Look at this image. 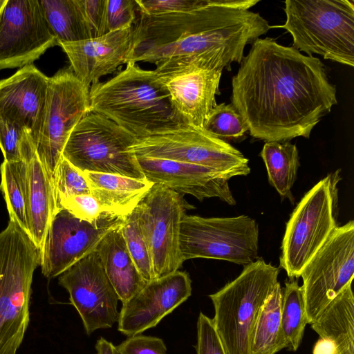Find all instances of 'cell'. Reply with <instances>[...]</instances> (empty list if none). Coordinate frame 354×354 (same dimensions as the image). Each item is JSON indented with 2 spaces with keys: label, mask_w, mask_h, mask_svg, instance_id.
<instances>
[{
  "label": "cell",
  "mask_w": 354,
  "mask_h": 354,
  "mask_svg": "<svg viewBox=\"0 0 354 354\" xmlns=\"http://www.w3.org/2000/svg\"><path fill=\"white\" fill-rule=\"evenodd\" d=\"M313 354H337V348L331 339L320 337L314 346Z\"/></svg>",
  "instance_id": "41"
},
{
  "label": "cell",
  "mask_w": 354,
  "mask_h": 354,
  "mask_svg": "<svg viewBox=\"0 0 354 354\" xmlns=\"http://www.w3.org/2000/svg\"><path fill=\"white\" fill-rule=\"evenodd\" d=\"M251 44L232 80V104L255 138H308L337 103L324 64L273 38L259 37Z\"/></svg>",
  "instance_id": "1"
},
{
  "label": "cell",
  "mask_w": 354,
  "mask_h": 354,
  "mask_svg": "<svg viewBox=\"0 0 354 354\" xmlns=\"http://www.w3.org/2000/svg\"><path fill=\"white\" fill-rule=\"evenodd\" d=\"M124 217L105 213L96 223L81 220L65 209H59L50 225L40 266L48 279L58 277L92 252L103 236Z\"/></svg>",
  "instance_id": "16"
},
{
  "label": "cell",
  "mask_w": 354,
  "mask_h": 354,
  "mask_svg": "<svg viewBox=\"0 0 354 354\" xmlns=\"http://www.w3.org/2000/svg\"><path fill=\"white\" fill-rule=\"evenodd\" d=\"M196 354H226L213 319L199 313L197 321Z\"/></svg>",
  "instance_id": "38"
},
{
  "label": "cell",
  "mask_w": 354,
  "mask_h": 354,
  "mask_svg": "<svg viewBox=\"0 0 354 354\" xmlns=\"http://www.w3.org/2000/svg\"><path fill=\"white\" fill-rule=\"evenodd\" d=\"M95 348L96 354H120L116 346L102 337L97 340Z\"/></svg>",
  "instance_id": "42"
},
{
  "label": "cell",
  "mask_w": 354,
  "mask_h": 354,
  "mask_svg": "<svg viewBox=\"0 0 354 354\" xmlns=\"http://www.w3.org/2000/svg\"><path fill=\"white\" fill-rule=\"evenodd\" d=\"M84 39L106 34V0H75Z\"/></svg>",
  "instance_id": "35"
},
{
  "label": "cell",
  "mask_w": 354,
  "mask_h": 354,
  "mask_svg": "<svg viewBox=\"0 0 354 354\" xmlns=\"http://www.w3.org/2000/svg\"><path fill=\"white\" fill-rule=\"evenodd\" d=\"M58 277V283L68 291L87 335L111 328L118 321L119 298L95 249Z\"/></svg>",
  "instance_id": "14"
},
{
  "label": "cell",
  "mask_w": 354,
  "mask_h": 354,
  "mask_svg": "<svg viewBox=\"0 0 354 354\" xmlns=\"http://www.w3.org/2000/svg\"><path fill=\"white\" fill-rule=\"evenodd\" d=\"M138 12L164 14L190 10L205 5L208 0H136Z\"/></svg>",
  "instance_id": "39"
},
{
  "label": "cell",
  "mask_w": 354,
  "mask_h": 354,
  "mask_svg": "<svg viewBox=\"0 0 354 354\" xmlns=\"http://www.w3.org/2000/svg\"><path fill=\"white\" fill-rule=\"evenodd\" d=\"M341 169L328 174L303 196L286 223L279 258L290 279L298 278L338 227Z\"/></svg>",
  "instance_id": "7"
},
{
  "label": "cell",
  "mask_w": 354,
  "mask_h": 354,
  "mask_svg": "<svg viewBox=\"0 0 354 354\" xmlns=\"http://www.w3.org/2000/svg\"><path fill=\"white\" fill-rule=\"evenodd\" d=\"M279 269L262 259L245 266L241 273L209 297L212 318L226 354H251L254 327L261 307L272 293Z\"/></svg>",
  "instance_id": "6"
},
{
  "label": "cell",
  "mask_w": 354,
  "mask_h": 354,
  "mask_svg": "<svg viewBox=\"0 0 354 354\" xmlns=\"http://www.w3.org/2000/svg\"><path fill=\"white\" fill-rule=\"evenodd\" d=\"M129 151L136 157L167 159L207 167L230 179L250 173L249 160L227 142L182 124L136 139Z\"/></svg>",
  "instance_id": "9"
},
{
  "label": "cell",
  "mask_w": 354,
  "mask_h": 354,
  "mask_svg": "<svg viewBox=\"0 0 354 354\" xmlns=\"http://www.w3.org/2000/svg\"><path fill=\"white\" fill-rule=\"evenodd\" d=\"M116 348L120 354H167L162 339L141 334L128 337Z\"/></svg>",
  "instance_id": "40"
},
{
  "label": "cell",
  "mask_w": 354,
  "mask_h": 354,
  "mask_svg": "<svg viewBox=\"0 0 354 354\" xmlns=\"http://www.w3.org/2000/svg\"><path fill=\"white\" fill-rule=\"evenodd\" d=\"M281 322L286 348L297 351L308 323L303 290L295 278L286 281L285 288L282 289Z\"/></svg>",
  "instance_id": "29"
},
{
  "label": "cell",
  "mask_w": 354,
  "mask_h": 354,
  "mask_svg": "<svg viewBox=\"0 0 354 354\" xmlns=\"http://www.w3.org/2000/svg\"><path fill=\"white\" fill-rule=\"evenodd\" d=\"M192 295L189 274L176 270L147 282L122 303L118 330L129 337L153 328Z\"/></svg>",
  "instance_id": "17"
},
{
  "label": "cell",
  "mask_w": 354,
  "mask_h": 354,
  "mask_svg": "<svg viewBox=\"0 0 354 354\" xmlns=\"http://www.w3.org/2000/svg\"><path fill=\"white\" fill-rule=\"evenodd\" d=\"M203 129L221 140L238 139L248 131L245 120L232 104H216L207 118Z\"/></svg>",
  "instance_id": "32"
},
{
  "label": "cell",
  "mask_w": 354,
  "mask_h": 354,
  "mask_svg": "<svg viewBox=\"0 0 354 354\" xmlns=\"http://www.w3.org/2000/svg\"><path fill=\"white\" fill-rule=\"evenodd\" d=\"M40 260L29 234L10 220L0 232V354H17L24 340L33 274Z\"/></svg>",
  "instance_id": "4"
},
{
  "label": "cell",
  "mask_w": 354,
  "mask_h": 354,
  "mask_svg": "<svg viewBox=\"0 0 354 354\" xmlns=\"http://www.w3.org/2000/svg\"><path fill=\"white\" fill-rule=\"evenodd\" d=\"M310 325L320 337L335 343L337 354H354V296L351 284Z\"/></svg>",
  "instance_id": "25"
},
{
  "label": "cell",
  "mask_w": 354,
  "mask_h": 354,
  "mask_svg": "<svg viewBox=\"0 0 354 354\" xmlns=\"http://www.w3.org/2000/svg\"><path fill=\"white\" fill-rule=\"evenodd\" d=\"M183 260H224L247 266L258 258L259 226L246 215L202 217L185 214L180 230Z\"/></svg>",
  "instance_id": "10"
},
{
  "label": "cell",
  "mask_w": 354,
  "mask_h": 354,
  "mask_svg": "<svg viewBox=\"0 0 354 354\" xmlns=\"http://www.w3.org/2000/svg\"><path fill=\"white\" fill-rule=\"evenodd\" d=\"M136 0H106L105 31L110 32L131 28L138 17Z\"/></svg>",
  "instance_id": "36"
},
{
  "label": "cell",
  "mask_w": 354,
  "mask_h": 354,
  "mask_svg": "<svg viewBox=\"0 0 354 354\" xmlns=\"http://www.w3.org/2000/svg\"><path fill=\"white\" fill-rule=\"evenodd\" d=\"M122 223L103 236L95 250L119 300L124 303L147 283L128 251L122 232Z\"/></svg>",
  "instance_id": "23"
},
{
  "label": "cell",
  "mask_w": 354,
  "mask_h": 354,
  "mask_svg": "<svg viewBox=\"0 0 354 354\" xmlns=\"http://www.w3.org/2000/svg\"><path fill=\"white\" fill-rule=\"evenodd\" d=\"M223 68L194 69L158 75L171 103L185 124L203 129L210 111L217 104Z\"/></svg>",
  "instance_id": "21"
},
{
  "label": "cell",
  "mask_w": 354,
  "mask_h": 354,
  "mask_svg": "<svg viewBox=\"0 0 354 354\" xmlns=\"http://www.w3.org/2000/svg\"><path fill=\"white\" fill-rule=\"evenodd\" d=\"M260 156L266 167L269 183L279 194L292 201L291 189L299 169L297 146L286 142H266Z\"/></svg>",
  "instance_id": "26"
},
{
  "label": "cell",
  "mask_w": 354,
  "mask_h": 354,
  "mask_svg": "<svg viewBox=\"0 0 354 354\" xmlns=\"http://www.w3.org/2000/svg\"><path fill=\"white\" fill-rule=\"evenodd\" d=\"M53 182L57 206L71 196L91 194L83 173L63 157L55 171Z\"/></svg>",
  "instance_id": "34"
},
{
  "label": "cell",
  "mask_w": 354,
  "mask_h": 354,
  "mask_svg": "<svg viewBox=\"0 0 354 354\" xmlns=\"http://www.w3.org/2000/svg\"><path fill=\"white\" fill-rule=\"evenodd\" d=\"M136 138L111 120L88 112L72 130L62 157L82 173L111 174L147 180L129 151Z\"/></svg>",
  "instance_id": "8"
},
{
  "label": "cell",
  "mask_w": 354,
  "mask_h": 354,
  "mask_svg": "<svg viewBox=\"0 0 354 354\" xmlns=\"http://www.w3.org/2000/svg\"><path fill=\"white\" fill-rule=\"evenodd\" d=\"M146 179L180 194H190L200 201L218 198L230 205L236 200L229 179L211 168L167 159L137 157Z\"/></svg>",
  "instance_id": "18"
},
{
  "label": "cell",
  "mask_w": 354,
  "mask_h": 354,
  "mask_svg": "<svg viewBox=\"0 0 354 354\" xmlns=\"http://www.w3.org/2000/svg\"><path fill=\"white\" fill-rule=\"evenodd\" d=\"M57 211L53 179L35 151L28 162L27 221L28 234L40 253Z\"/></svg>",
  "instance_id": "22"
},
{
  "label": "cell",
  "mask_w": 354,
  "mask_h": 354,
  "mask_svg": "<svg viewBox=\"0 0 354 354\" xmlns=\"http://www.w3.org/2000/svg\"><path fill=\"white\" fill-rule=\"evenodd\" d=\"M48 80L33 64L0 80V120L28 130L33 144L40 128Z\"/></svg>",
  "instance_id": "20"
},
{
  "label": "cell",
  "mask_w": 354,
  "mask_h": 354,
  "mask_svg": "<svg viewBox=\"0 0 354 354\" xmlns=\"http://www.w3.org/2000/svg\"><path fill=\"white\" fill-rule=\"evenodd\" d=\"M55 45L39 0H8L0 17V70L33 64Z\"/></svg>",
  "instance_id": "15"
},
{
  "label": "cell",
  "mask_w": 354,
  "mask_h": 354,
  "mask_svg": "<svg viewBox=\"0 0 354 354\" xmlns=\"http://www.w3.org/2000/svg\"><path fill=\"white\" fill-rule=\"evenodd\" d=\"M89 111V88L77 78L71 66L58 70L49 77L34 145L39 160L52 179L72 130Z\"/></svg>",
  "instance_id": "11"
},
{
  "label": "cell",
  "mask_w": 354,
  "mask_h": 354,
  "mask_svg": "<svg viewBox=\"0 0 354 354\" xmlns=\"http://www.w3.org/2000/svg\"><path fill=\"white\" fill-rule=\"evenodd\" d=\"M89 102L91 111L114 122L136 139L185 124L158 74L136 63H127L113 77L92 84Z\"/></svg>",
  "instance_id": "3"
},
{
  "label": "cell",
  "mask_w": 354,
  "mask_h": 354,
  "mask_svg": "<svg viewBox=\"0 0 354 354\" xmlns=\"http://www.w3.org/2000/svg\"><path fill=\"white\" fill-rule=\"evenodd\" d=\"M255 0H208L197 8L146 15L138 12L127 63L156 65L158 75L241 64L247 44L271 29Z\"/></svg>",
  "instance_id": "2"
},
{
  "label": "cell",
  "mask_w": 354,
  "mask_h": 354,
  "mask_svg": "<svg viewBox=\"0 0 354 354\" xmlns=\"http://www.w3.org/2000/svg\"><path fill=\"white\" fill-rule=\"evenodd\" d=\"M57 209H65L75 217L89 223H96L106 213L91 194L64 199L58 204Z\"/></svg>",
  "instance_id": "37"
},
{
  "label": "cell",
  "mask_w": 354,
  "mask_h": 354,
  "mask_svg": "<svg viewBox=\"0 0 354 354\" xmlns=\"http://www.w3.org/2000/svg\"><path fill=\"white\" fill-rule=\"evenodd\" d=\"M0 149L6 161H28L35 152L30 132L17 124L0 120Z\"/></svg>",
  "instance_id": "33"
},
{
  "label": "cell",
  "mask_w": 354,
  "mask_h": 354,
  "mask_svg": "<svg viewBox=\"0 0 354 354\" xmlns=\"http://www.w3.org/2000/svg\"><path fill=\"white\" fill-rule=\"evenodd\" d=\"M133 26L97 37L59 42L77 78L86 87L127 64L132 47Z\"/></svg>",
  "instance_id": "19"
},
{
  "label": "cell",
  "mask_w": 354,
  "mask_h": 354,
  "mask_svg": "<svg viewBox=\"0 0 354 354\" xmlns=\"http://www.w3.org/2000/svg\"><path fill=\"white\" fill-rule=\"evenodd\" d=\"M283 25L292 47L308 56L317 54L354 66V2L353 0H286Z\"/></svg>",
  "instance_id": "5"
},
{
  "label": "cell",
  "mask_w": 354,
  "mask_h": 354,
  "mask_svg": "<svg viewBox=\"0 0 354 354\" xmlns=\"http://www.w3.org/2000/svg\"><path fill=\"white\" fill-rule=\"evenodd\" d=\"M137 208L156 279L178 270L185 261L180 247V224L192 206L181 194L153 184Z\"/></svg>",
  "instance_id": "13"
},
{
  "label": "cell",
  "mask_w": 354,
  "mask_h": 354,
  "mask_svg": "<svg viewBox=\"0 0 354 354\" xmlns=\"http://www.w3.org/2000/svg\"><path fill=\"white\" fill-rule=\"evenodd\" d=\"M83 174L102 211L120 217L130 214L153 185L147 180L115 174L91 171Z\"/></svg>",
  "instance_id": "24"
},
{
  "label": "cell",
  "mask_w": 354,
  "mask_h": 354,
  "mask_svg": "<svg viewBox=\"0 0 354 354\" xmlns=\"http://www.w3.org/2000/svg\"><path fill=\"white\" fill-rule=\"evenodd\" d=\"M306 318L312 324L354 277V221L338 226L303 269Z\"/></svg>",
  "instance_id": "12"
},
{
  "label": "cell",
  "mask_w": 354,
  "mask_h": 354,
  "mask_svg": "<svg viewBox=\"0 0 354 354\" xmlns=\"http://www.w3.org/2000/svg\"><path fill=\"white\" fill-rule=\"evenodd\" d=\"M122 232L128 251L144 281L147 283L155 279L151 255L140 225L137 206L124 217Z\"/></svg>",
  "instance_id": "31"
},
{
  "label": "cell",
  "mask_w": 354,
  "mask_h": 354,
  "mask_svg": "<svg viewBox=\"0 0 354 354\" xmlns=\"http://www.w3.org/2000/svg\"><path fill=\"white\" fill-rule=\"evenodd\" d=\"M57 43L84 39L75 0H39Z\"/></svg>",
  "instance_id": "30"
},
{
  "label": "cell",
  "mask_w": 354,
  "mask_h": 354,
  "mask_svg": "<svg viewBox=\"0 0 354 354\" xmlns=\"http://www.w3.org/2000/svg\"><path fill=\"white\" fill-rule=\"evenodd\" d=\"M8 0H0V17L3 12V10L7 3Z\"/></svg>",
  "instance_id": "43"
},
{
  "label": "cell",
  "mask_w": 354,
  "mask_h": 354,
  "mask_svg": "<svg viewBox=\"0 0 354 354\" xmlns=\"http://www.w3.org/2000/svg\"><path fill=\"white\" fill-rule=\"evenodd\" d=\"M28 162L3 160L0 165V188L7 205L10 220L15 221L28 234Z\"/></svg>",
  "instance_id": "28"
},
{
  "label": "cell",
  "mask_w": 354,
  "mask_h": 354,
  "mask_svg": "<svg viewBox=\"0 0 354 354\" xmlns=\"http://www.w3.org/2000/svg\"><path fill=\"white\" fill-rule=\"evenodd\" d=\"M282 288L279 283L261 308L251 342V354H276L286 348L281 322Z\"/></svg>",
  "instance_id": "27"
}]
</instances>
